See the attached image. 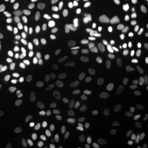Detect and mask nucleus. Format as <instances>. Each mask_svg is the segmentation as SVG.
<instances>
[{
    "label": "nucleus",
    "mask_w": 148,
    "mask_h": 148,
    "mask_svg": "<svg viewBox=\"0 0 148 148\" xmlns=\"http://www.w3.org/2000/svg\"><path fill=\"white\" fill-rule=\"evenodd\" d=\"M9 112H10L9 106L0 98V116H6L9 114Z\"/></svg>",
    "instance_id": "nucleus-26"
},
{
    "label": "nucleus",
    "mask_w": 148,
    "mask_h": 148,
    "mask_svg": "<svg viewBox=\"0 0 148 148\" xmlns=\"http://www.w3.org/2000/svg\"><path fill=\"white\" fill-rule=\"evenodd\" d=\"M123 127L128 133H135L139 129V123L136 117L133 115H126L123 117Z\"/></svg>",
    "instance_id": "nucleus-13"
},
{
    "label": "nucleus",
    "mask_w": 148,
    "mask_h": 148,
    "mask_svg": "<svg viewBox=\"0 0 148 148\" xmlns=\"http://www.w3.org/2000/svg\"><path fill=\"white\" fill-rule=\"evenodd\" d=\"M11 40L18 47L19 49L23 50V51L31 50L32 48L34 47V45L31 40H27L26 37L21 35H13L11 37Z\"/></svg>",
    "instance_id": "nucleus-14"
},
{
    "label": "nucleus",
    "mask_w": 148,
    "mask_h": 148,
    "mask_svg": "<svg viewBox=\"0 0 148 148\" xmlns=\"http://www.w3.org/2000/svg\"><path fill=\"white\" fill-rule=\"evenodd\" d=\"M127 85L128 89L131 91H135L138 90L140 86V77L137 71H132L128 74Z\"/></svg>",
    "instance_id": "nucleus-18"
},
{
    "label": "nucleus",
    "mask_w": 148,
    "mask_h": 148,
    "mask_svg": "<svg viewBox=\"0 0 148 148\" xmlns=\"http://www.w3.org/2000/svg\"><path fill=\"white\" fill-rule=\"evenodd\" d=\"M16 18L13 14L6 12L0 16V36L8 35L16 27Z\"/></svg>",
    "instance_id": "nucleus-5"
},
{
    "label": "nucleus",
    "mask_w": 148,
    "mask_h": 148,
    "mask_svg": "<svg viewBox=\"0 0 148 148\" xmlns=\"http://www.w3.org/2000/svg\"><path fill=\"white\" fill-rule=\"evenodd\" d=\"M145 75H146V77H147V79L148 80V64H147V68H146V71H145Z\"/></svg>",
    "instance_id": "nucleus-34"
},
{
    "label": "nucleus",
    "mask_w": 148,
    "mask_h": 148,
    "mask_svg": "<svg viewBox=\"0 0 148 148\" xmlns=\"http://www.w3.org/2000/svg\"><path fill=\"white\" fill-rule=\"evenodd\" d=\"M64 148H76V147H75L73 145L70 143V142L67 141V142H65V143H64Z\"/></svg>",
    "instance_id": "nucleus-32"
},
{
    "label": "nucleus",
    "mask_w": 148,
    "mask_h": 148,
    "mask_svg": "<svg viewBox=\"0 0 148 148\" xmlns=\"http://www.w3.org/2000/svg\"><path fill=\"white\" fill-rule=\"evenodd\" d=\"M69 39L75 44L85 46L92 41V36L90 32L82 29H71L69 32Z\"/></svg>",
    "instance_id": "nucleus-4"
},
{
    "label": "nucleus",
    "mask_w": 148,
    "mask_h": 148,
    "mask_svg": "<svg viewBox=\"0 0 148 148\" xmlns=\"http://www.w3.org/2000/svg\"><path fill=\"white\" fill-rule=\"evenodd\" d=\"M98 95V87L94 82H90L87 86V100L89 102H94Z\"/></svg>",
    "instance_id": "nucleus-23"
},
{
    "label": "nucleus",
    "mask_w": 148,
    "mask_h": 148,
    "mask_svg": "<svg viewBox=\"0 0 148 148\" xmlns=\"http://www.w3.org/2000/svg\"><path fill=\"white\" fill-rule=\"evenodd\" d=\"M45 129L47 130L48 132H53L55 130V127L52 123H48V124L45 125Z\"/></svg>",
    "instance_id": "nucleus-31"
},
{
    "label": "nucleus",
    "mask_w": 148,
    "mask_h": 148,
    "mask_svg": "<svg viewBox=\"0 0 148 148\" xmlns=\"http://www.w3.org/2000/svg\"><path fill=\"white\" fill-rule=\"evenodd\" d=\"M37 58L34 53H26L22 55L19 60V64L21 68L27 69H31L35 67L36 64Z\"/></svg>",
    "instance_id": "nucleus-17"
},
{
    "label": "nucleus",
    "mask_w": 148,
    "mask_h": 148,
    "mask_svg": "<svg viewBox=\"0 0 148 148\" xmlns=\"http://www.w3.org/2000/svg\"><path fill=\"white\" fill-rule=\"evenodd\" d=\"M65 106H66L67 111L69 112V114L76 115L78 113L79 104L74 97H72V96L67 97L65 99Z\"/></svg>",
    "instance_id": "nucleus-21"
},
{
    "label": "nucleus",
    "mask_w": 148,
    "mask_h": 148,
    "mask_svg": "<svg viewBox=\"0 0 148 148\" xmlns=\"http://www.w3.org/2000/svg\"><path fill=\"white\" fill-rule=\"evenodd\" d=\"M43 59L45 65L49 69H56L61 64V59L55 49L47 47L42 53Z\"/></svg>",
    "instance_id": "nucleus-6"
},
{
    "label": "nucleus",
    "mask_w": 148,
    "mask_h": 148,
    "mask_svg": "<svg viewBox=\"0 0 148 148\" xmlns=\"http://www.w3.org/2000/svg\"><path fill=\"white\" fill-rule=\"evenodd\" d=\"M54 90L52 85L48 82H43L41 85V100L44 102L49 101L53 97Z\"/></svg>",
    "instance_id": "nucleus-19"
},
{
    "label": "nucleus",
    "mask_w": 148,
    "mask_h": 148,
    "mask_svg": "<svg viewBox=\"0 0 148 148\" xmlns=\"http://www.w3.org/2000/svg\"><path fill=\"white\" fill-rule=\"evenodd\" d=\"M45 1H46V0H32V6H33V8H40V7L45 3Z\"/></svg>",
    "instance_id": "nucleus-28"
},
{
    "label": "nucleus",
    "mask_w": 148,
    "mask_h": 148,
    "mask_svg": "<svg viewBox=\"0 0 148 148\" xmlns=\"http://www.w3.org/2000/svg\"><path fill=\"white\" fill-rule=\"evenodd\" d=\"M67 58L74 69H79L82 65V58L80 52L74 48L69 49L66 52Z\"/></svg>",
    "instance_id": "nucleus-10"
},
{
    "label": "nucleus",
    "mask_w": 148,
    "mask_h": 148,
    "mask_svg": "<svg viewBox=\"0 0 148 148\" xmlns=\"http://www.w3.org/2000/svg\"><path fill=\"white\" fill-rule=\"evenodd\" d=\"M72 83H73V87L74 92L78 95L81 96L83 93V89H84V86H83V81L82 79L78 77V76H75L72 80Z\"/></svg>",
    "instance_id": "nucleus-24"
},
{
    "label": "nucleus",
    "mask_w": 148,
    "mask_h": 148,
    "mask_svg": "<svg viewBox=\"0 0 148 148\" xmlns=\"http://www.w3.org/2000/svg\"><path fill=\"white\" fill-rule=\"evenodd\" d=\"M131 51L143 58H148V47L141 42H134L131 45Z\"/></svg>",
    "instance_id": "nucleus-22"
},
{
    "label": "nucleus",
    "mask_w": 148,
    "mask_h": 148,
    "mask_svg": "<svg viewBox=\"0 0 148 148\" xmlns=\"http://www.w3.org/2000/svg\"><path fill=\"white\" fill-rule=\"evenodd\" d=\"M40 40L47 45V47L57 49L64 46L67 42V38L64 33L56 30L43 33L40 36Z\"/></svg>",
    "instance_id": "nucleus-2"
},
{
    "label": "nucleus",
    "mask_w": 148,
    "mask_h": 148,
    "mask_svg": "<svg viewBox=\"0 0 148 148\" xmlns=\"http://www.w3.org/2000/svg\"><path fill=\"white\" fill-rule=\"evenodd\" d=\"M113 0H93L94 3L95 5L98 6H103V5H106L108 3H111Z\"/></svg>",
    "instance_id": "nucleus-29"
},
{
    "label": "nucleus",
    "mask_w": 148,
    "mask_h": 148,
    "mask_svg": "<svg viewBox=\"0 0 148 148\" xmlns=\"http://www.w3.org/2000/svg\"><path fill=\"white\" fill-rule=\"evenodd\" d=\"M16 3H25V2H27V0H14Z\"/></svg>",
    "instance_id": "nucleus-33"
},
{
    "label": "nucleus",
    "mask_w": 148,
    "mask_h": 148,
    "mask_svg": "<svg viewBox=\"0 0 148 148\" xmlns=\"http://www.w3.org/2000/svg\"><path fill=\"white\" fill-rule=\"evenodd\" d=\"M42 148H58L56 141L52 138H48L43 143Z\"/></svg>",
    "instance_id": "nucleus-27"
},
{
    "label": "nucleus",
    "mask_w": 148,
    "mask_h": 148,
    "mask_svg": "<svg viewBox=\"0 0 148 148\" xmlns=\"http://www.w3.org/2000/svg\"><path fill=\"white\" fill-rule=\"evenodd\" d=\"M136 17V13L130 8L118 9L112 15V22L117 27L126 29L134 23Z\"/></svg>",
    "instance_id": "nucleus-1"
},
{
    "label": "nucleus",
    "mask_w": 148,
    "mask_h": 148,
    "mask_svg": "<svg viewBox=\"0 0 148 148\" xmlns=\"http://www.w3.org/2000/svg\"><path fill=\"white\" fill-rule=\"evenodd\" d=\"M104 19V12L100 9H95L91 11L86 16L85 22L86 24L90 27H95L100 25Z\"/></svg>",
    "instance_id": "nucleus-9"
},
{
    "label": "nucleus",
    "mask_w": 148,
    "mask_h": 148,
    "mask_svg": "<svg viewBox=\"0 0 148 148\" xmlns=\"http://www.w3.org/2000/svg\"><path fill=\"white\" fill-rule=\"evenodd\" d=\"M119 92H120V82L116 77H112L107 83L106 95L110 99H114L119 95Z\"/></svg>",
    "instance_id": "nucleus-11"
},
{
    "label": "nucleus",
    "mask_w": 148,
    "mask_h": 148,
    "mask_svg": "<svg viewBox=\"0 0 148 148\" xmlns=\"http://www.w3.org/2000/svg\"><path fill=\"white\" fill-rule=\"evenodd\" d=\"M99 123L101 127L107 135L113 137L116 132V124L114 118L111 115H104L100 119Z\"/></svg>",
    "instance_id": "nucleus-7"
},
{
    "label": "nucleus",
    "mask_w": 148,
    "mask_h": 148,
    "mask_svg": "<svg viewBox=\"0 0 148 148\" xmlns=\"http://www.w3.org/2000/svg\"><path fill=\"white\" fill-rule=\"evenodd\" d=\"M56 20H57V11L54 8H49L45 12H43L40 17V23L42 27L49 28L53 27Z\"/></svg>",
    "instance_id": "nucleus-12"
},
{
    "label": "nucleus",
    "mask_w": 148,
    "mask_h": 148,
    "mask_svg": "<svg viewBox=\"0 0 148 148\" xmlns=\"http://www.w3.org/2000/svg\"><path fill=\"white\" fill-rule=\"evenodd\" d=\"M21 84L25 90L32 93L36 92L38 89L36 82L31 77H23L21 79Z\"/></svg>",
    "instance_id": "nucleus-20"
},
{
    "label": "nucleus",
    "mask_w": 148,
    "mask_h": 148,
    "mask_svg": "<svg viewBox=\"0 0 148 148\" xmlns=\"http://www.w3.org/2000/svg\"><path fill=\"white\" fill-rule=\"evenodd\" d=\"M53 80L55 85L59 88H64L69 83V77L66 72L59 67L54 69L53 73Z\"/></svg>",
    "instance_id": "nucleus-8"
},
{
    "label": "nucleus",
    "mask_w": 148,
    "mask_h": 148,
    "mask_svg": "<svg viewBox=\"0 0 148 148\" xmlns=\"http://www.w3.org/2000/svg\"><path fill=\"white\" fill-rule=\"evenodd\" d=\"M85 142L89 148H97L99 145V139L96 131L92 127H86L85 131Z\"/></svg>",
    "instance_id": "nucleus-15"
},
{
    "label": "nucleus",
    "mask_w": 148,
    "mask_h": 148,
    "mask_svg": "<svg viewBox=\"0 0 148 148\" xmlns=\"http://www.w3.org/2000/svg\"><path fill=\"white\" fill-rule=\"evenodd\" d=\"M63 123L66 127L75 135H78L82 131V127L77 120L74 119L71 117H64Z\"/></svg>",
    "instance_id": "nucleus-16"
},
{
    "label": "nucleus",
    "mask_w": 148,
    "mask_h": 148,
    "mask_svg": "<svg viewBox=\"0 0 148 148\" xmlns=\"http://www.w3.org/2000/svg\"><path fill=\"white\" fill-rule=\"evenodd\" d=\"M62 113L61 108L58 106H50L45 110V114L51 119H57L62 115Z\"/></svg>",
    "instance_id": "nucleus-25"
},
{
    "label": "nucleus",
    "mask_w": 148,
    "mask_h": 148,
    "mask_svg": "<svg viewBox=\"0 0 148 148\" xmlns=\"http://www.w3.org/2000/svg\"><path fill=\"white\" fill-rule=\"evenodd\" d=\"M3 141H4V136H3V127L0 124V148L3 147Z\"/></svg>",
    "instance_id": "nucleus-30"
},
{
    "label": "nucleus",
    "mask_w": 148,
    "mask_h": 148,
    "mask_svg": "<svg viewBox=\"0 0 148 148\" xmlns=\"http://www.w3.org/2000/svg\"><path fill=\"white\" fill-rule=\"evenodd\" d=\"M121 49L120 39L118 34H113L109 38L106 46V58L108 62H113L118 57Z\"/></svg>",
    "instance_id": "nucleus-3"
}]
</instances>
